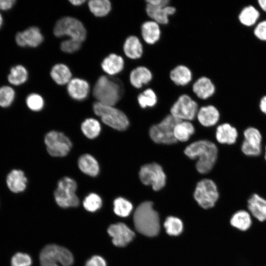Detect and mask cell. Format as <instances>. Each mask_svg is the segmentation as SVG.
I'll return each instance as SVG.
<instances>
[{
	"label": "cell",
	"mask_w": 266,
	"mask_h": 266,
	"mask_svg": "<svg viewBox=\"0 0 266 266\" xmlns=\"http://www.w3.org/2000/svg\"><path fill=\"white\" fill-rule=\"evenodd\" d=\"M27 182V178L21 170L13 169L7 176V186L15 193L23 192L26 188Z\"/></svg>",
	"instance_id": "484cf974"
},
{
	"label": "cell",
	"mask_w": 266,
	"mask_h": 266,
	"mask_svg": "<svg viewBox=\"0 0 266 266\" xmlns=\"http://www.w3.org/2000/svg\"><path fill=\"white\" fill-rule=\"evenodd\" d=\"M171 80L177 86H185L192 81V72L190 69L184 65H178L170 72Z\"/></svg>",
	"instance_id": "4316f807"
},
{
	"label": "cell",
	"mask_w": 266,
	"mask_h": 266,
	"mask_svg": "<svg viewBox=\"0 0 266 266\" xmlns=\"http://www.w3.org/2000/svg\"><path fill=\"white\" fill-rule=\"evenodd\" d=\"M107 232L112 238L113 244L118 247L125 246L132 241L135 236L134 232L122 223L110 225Z\"/></svg>",
	"instance_id": "9a60e30c"
},
{
	"label": "cell",
	"mask_w": 266,
	"mask_h": 266,
	"mask_svg": "<svg viewBox=\"0 0 266 266\" xmlns=\"http://www.w3.org/2000/svg\"><path fill=\"white\" fill-rule=\"evenodd\" d=\"M41 266H71L73 263V257L66 248L56 244L45 246L39 255Z\"/></svg>",
	"instance_id": "5b68a950"
},
{
	"label": "cell",
	"mask_w": 266,
	"mask_h": 266,
	"mask_svg": "<svg viewBox=\"0 0 266 266\" xmlns=\"http://www.w3.org/2000/svg\"><path fill=\"white\" fill-rule=\"evenodd\" d=\"M101 66L102 70L110 76L118 74L125 68L124 58L119 54L111 53L103 60Z\"/></svg>",
	"instance_id": "d6986e66"
},
{
	"label": "cell",
	"mask_w": 266,
	"mask_h": 266,
	"mask_svg": "<svg viewBox=\"0 0 266 266\" xmlns=\"http://www.w3.org/2000/svg\"><path fill=\"white\" fill-rule=\"evenodd\" d=\"M50 76L53 81L59 85L67 84L72 79L69 68L62 63L57 64L52 67Z\"/></svg>",
	"instance_id": "f546056e"
},
{
	"label": "cell",
	"mask_w": 266,
	"mask_h": 266,
	"mask_svg": "<svg viewBox=\"0 0 266 266\" xmlns=\"http://www.w3.org/2000/svg\"><path fill=\"white\" fill-rule=\"evenodd\" d=\"M139 178L145 185H151L154 191H159L166 184V176L162 166L155 163L142 166L139 172Z\"/></svg>",
	"instance_id": "7c38bea8"
},
{
	"label": "cell",
	"mask_w": 266,
	"mask_h": 266,
	"mask_svg": "<svg viewBox=\"0 0 266 266\" xmlns=\"http://www.w3.org/2000/svg\"><path fill=\"white\" fill-rule=\"evenodd\" d=\"M146 12L150 19L160 25H166L169 22V17L175 13L176 8L170 4V0H163L161 4L156 5L146 3Z\"/></svg>",
	"instance_id": "5bb4252c"
},
{
	"label": "cell",
	"mask_w": 266,
	"mask_h": 266,
	"mask_svg": "<svg viewBox=\"0 0 266 266\" xmlns=\"http://www.w3.org/2000/svg\"><path fill=\"white\" fill-rule=\"evenodd\" d=\"M218 148L212 142L207 140L195 141L184 150L185 154L191 159H198L196 167L199 172H209L215 165L218 157Z\"/></svg>",
	"instance_id": "6da1fadb"
},
{
	"label": "cell",
	"mask_w": 266,
	"mask_h": 266,
	"mask_svg": "<svg viewBox=\"0 0 266 266\" xmlns=\"http://www.w3.org/2000/svg\"><path fill=\"white\" fill-rule=\"evenodd\" d=\"M15 0H0V9L7 10L12 7Z\"/></svg>",
	"instance_id": "bcb514c9"
},
{
	"label": "cell",
	"mask_w": 266,
	"mask_h": 266,
	"mask_svg": "<svg viewBox=\"0 0 266 266\" xmlns=\"http://www.w3.org/2000/svg\"><path fill=\"white\" fill-rule=\"evenodd\" d=\"M77 183L72 178L64 177L58 182L54 192L55 200L57 204L62 208L76 207L79 200L75 192Z\"/></svg>",
	"instance_id": "52a82bcc"
},
{
	"label": "cell",
	"mask_w": 266,
	"mask_h": 266,
	"mask_svg": "<svg viewBox=\"0 0 266 266\" xmlns=\"http://www.w3.org/2000/svg\"><path fill=\"white\" fill-rule=\"evenodd\" d=\"M181 120L171 114L166 115L158 124L152 126L149 130L151 139L156 143L171 144L177 142L173 134L175 126Z\"/></svg>",
	"instance_id": "ba28073f"
},
{
	"label": "cell",
	"mask_w": 266,
	"mask_h": 266,
	"mask_svg": "<svg viewBox=\"0 0 266 266\" xmlns=\"http://www.w3.org/2000/svg\"><path fill=\"white\" fill-rule=\"evenodd\" d=\"M220 116L219 110L212 104L201 106L197 114L199 122L202 126L207 127L216 125L219 120Z\"/></svg>",
	"instance_id": "603a6c76"
},
{
	"label": "cell",
	"mask_w": 266,
	"mask_h": 266,
	"mask_svg": "<svg viewBox=\"0 0 266 266\" xmlns=\"http://www.w3.org/2000/svg\"><path fill=\"white\" fill-rule=\"evenodd\" d=\"M113 205L115 213L122 217L129 215L133 209V205L131 202L122 197L116 198L114 200Z\"/></svg>",
	"instance_id": "8d00e7d4"
},
{
	"label": "cell",
	"mask_w": 266,
	"mask_h": 266,
	"mask_svg": "<svg viewBox=\"0 0 266 266\" xmlns=\"http://www.w3.org/2000/svg\"><path fill=\"white\" fill-rule=\"evenodd\" d=\"M81 129L83 134L89 139L96 138L101 131L100 122L92 118H87L81 124Z\"/></svg>",
	"instance_id": "e575fe53"
},
{
	"label": "cell",
	"mask_w": 266,
	"mask_h": 266,
	"mask_svg": "<svg viewBox=\"0 0 266 266\" xmlns=\"http://www.w3.org/2000/svg\"><path fill=\"white\" fill-rule=\"evenodd\" d=\"M67 91L69 96L76 100L86 99L90 92V85L84 79L72 78L67 84Z\"/></svg>",
	"instance_id": "ffe728a7"
},
{
	"label": "cell",
	"mask_w": 266,
	"mask_h": 266,
	"mask_svg": "<svg viewBox=\"0 0 266 266\" xmlns=\"http://www.w3.org/2000/svg\"><path fill=\"white\" fill-rule=\"evenodd\" d=\"M17 44L21 47H36L43 40V36L39 29L31 27L23 32L17 33L15 37Z\"/></svg>",
	"instance_id": "2e32d148"
},
{
	"label": "cell",
	"mask_w": 266,
	"mask_h": 266,
	"mask_svg": "<svg viewBox=\"0 0 266 266\" xmlns=\"http://www.w3.org/2000/svg\"><path fill=\"white\" fill-rule=\"evenodd\" d=\"M160 25L151 19L145 21L141 26V40L148 45H153L161 38Z\"/></svg>",
	"instance_id": "ac0fdd59"
},
{
	"label": "cell",
	"mask_w": 266,
	"mask_h": 266,
	"mask_svg": "<svg viewBox=\"0 0 266 266\" xmlns=\"http://www.w3.org/2000/svg\"><path fill=\"white\" fill-rule=\"evenodd\" d=\"M124 91V83L120 79L101 75L97 80L93 93L98 102L114 106L122 98Z\"/></svg>",
	"instance_id": "7a4b0ae2"
},
{
	"label": "cell",
	"mask_w": 266,
	"mask_h": 266,
	"mask_svg": "<svg viewBox=\"0 0 266 266\" xmlns=\"http://www.w3.org/2000/svg\"><path fill=\"white\" fill-rule=\"evenodd\" d=\"M32 260L31 257L25 253H17L11 258V266H31Z\"/></svg>",
	"instance_id": "b9f144b4"
},
{
	"label": "cell",
	"mask_w": 266,
	"mask_h": 266,
	"mask_svg": "<svg viewBox=\"0 0 266 266\" xmlns=\"http://www.w3.org/2000/svg\"><path fill=\"white\" fill-rule=\"evenodd\" d=\"M192 87L196 96L203 100L210 99L216 92L215 84L210 78L205 76L200 77L192 83Z\"/></svg>",
	"instance_id": "e0dca14e"
},
{
	"label": "cell",
	"mask_w": 266,
	"mask_h": 266,
	"mask_svg": "<svg viewBox=\"0 0 266 266\" xmlns=\"http://www.w3.org/2000/svg\"><path fill=\"white\" fill-rule=\"evenodd\" d=\"M53 33L56 37L67 36L69 38L81 42L85 40L87 36V32L82 23L70 16L59 19L54 27Z\"/></svg>",
	"instance_id": "8992f818"
},
{
	"label": "cell",
	"mask_w": 266,
	"mask_h": 266,
	"mask_svg": "<svg viewBox=\"0 0 266 266\" xmlns=\"http://www.w3.org/2000/svg\"><path fill=\"white\" fill-rule=\"evenodd\" d=\"M15 97L14 90L9 86L0 88V106L7 107L12 103Z\"/></svg>",
	"instance_id": "ab89813d"
},
{
	"label": "cell",
	"mask_w": 266,
	"mask_h": 266,
	"mask_svg": "<svg viewBox=\"0 0 266 266\" xmlns=\"http://www.w3.org/2000/svg\"><path fill=\"white\" fill-rule=\"evenodd\" d=\"M83 205L87 211L91 212H95L101 207L102 200L98 194L91 193L85 198Z\"/></svg>",
	"instance_id": "f35d334b"
},
{
	"label": "cell",
	"mask_w": 266,
	"mask_h": 266,
	"mask_svg": "<svg viewBox=\"0 0 266 266\" xmlns=\"http://www.w3.org/2000/svg\"><path fill=\"white\" fill-rule=\"evenodd\" d=\"M247 208L251 216L260 222L266 221V199L258 194H253L247 200Z\"/></svg>",
	"instance_id": "44dd1931"
},
{
	"label": "cell",
	"mask_w": 266,
	"mask_h": 266,
	"mask_svg": "<svg viewBox=\"0 0 266 266\" xmlns=\"http://www.w3.org/2000/svg\"><path fill=\"white\" fill-rule=\"evenodd\" d=\"M255 36L259 40L266 41V20L259 22L254 30Z\"/></svg>",
	"instance_id": "ee69618b"
},
{
	"label": "cell",
	"mask_w": 266,
	"mask_h": 266,
	"mask_svg": "<svg viewBox=\"0 0 266 266\" xmlns=\"http://www.w3.org/2000/svg\"><path fill=\"white\" fill-rule=\"evenodd\" d=\"M2 23V18L1 14H0V27L1 26Z\"/></svg>",
	"instance_id": "f907efd6"
},
{
	"label": "cell",
	"mask_w": 266,
	"mask_h": 266,
	"mask_svg": "<svg viewBox=\"0 0 266 266\" xmlns=\"http://www.w3.org/2000/svg\"><path fill=\"white\" fill-rule=\"evenodd\" d=\"M85 266H106L105 260L100 256H94L88 260Z\"/></svg>",
	"instance_id": "f6af8a7d"
},
{
	"label": "cell",
	"mask_w": 266,
	"mask_h": 266,
	"mask_svg": "<svg viewBox=\"0 0 266 266\" xmlns=\"http://www.w3.org/2000/svg\"><path fill=\"white\" fill-rule=\"evenodd\" d=\"M123 52L128 59L133 60L140 59L143 53V45L141 39L135 35L127 37L123 45Z\"/></svg>",
	"instance_id": "7402d4cb"
},
{
	"label": "cell",
	"mask_w": 266,
	"mask_h": 266,
	"mask_svg": "<svg viewBox=\"0 0 266 266\" xmlns=\"http://www.w3.org/2000/svg\"><path fill=\"white\" fill-rule=\"evenodd\" d=\"M264 158H265V160L266 161V145L265 146V157H264Z\"/></svg>",
	"instance_id": "816d5d0a"
},
{
	"label": "cell",
	"mask_w": 266,
	"mask_h": 266,
	"mask_svg": "<svg viewBox=\"0 0 266 266\" xmlns=\"http://www.w3.org/2000/svg\"><path fill=\"white\" fill-rule=\"evenodd\" d=\"M82 42L71 38L64 40L61 43V49L67 53H73L79 50Z\"/></svg>",
	"instance_id": "7bdbcfd3"
},
{
	"label": "cell",
	"mask_w": 266,
	"mask_h": 266,
	"mask_svg": "<svg viewBox=\"0 0 266 266\" xmlns=\"http://www.w3.org/2000/svg\"><path fill=\"white\" fill-rule=\"evenodd\" d=\"M195 128L190 121H181L174 127L173 134L177 141L185 142L194 133Z\"/></svg>",
	"instance_id": "1f68e13d"
},
{
	"label": "cell",
	"mask_w": 266,
	"mask_h": 266,
	"mask_svg": "<svg viewBox=\"0 0 266 266\" xmlns=\"http://www.w3.org/2000/svg\"><path fill=\"white\" fill-rule=\"evenodd\" d=\"M238 136V133L236 128L229 123L222 124L216 128V139L221 144H233L236 142Z\"/></svg>",
	"instance_id": "d4e9b609"
},
{
	"label": "cell",
	"mask_w": 266,
	"mask_h": 266,
	"mask_svg": "<svg viewBox=\"0 0 266 266\" xmlns=\"http://www.w3.org/2000/svg\"><path fill=\"white\" fill-rule=\"evenodd\" d=\"M48 154L53 157H61L66 156L72 147L69 138L61 132L52 131L48 132L44 138Z\"/></svg>",
	"instance_id": "30bf717a"
},
{
	"label": "cell",
	"mask_w": 266,
	"mask_h": 266,
	"mask_svg": "<svg viewBox=\"0 0 266 266\" xmlns=\"http://www.w3.org/2000/svg\"><path fill=\"white\" fill-rule=\"evenodd\" d=\"M198 103L187 94L181 95L170 108V114L181 121H191L197 116Z\"/></svg>",
	"instance_id": "8fae6325"
},
{
	"label": "cell",
	"mask_w": 266,
	"mask_h": 266,
	"mask_svg": "<svg viewBox=\"0 0 266 266\" xmlns=\"http://www.w3.org/2000/svg\"><path fill=\"white\" fill-rule=\"evenodd\" d=\"M194 197L201 207L208 209L213 207L219 197L216 184L211 179L201 180L197 185Z\"/></svg>",
	"instance_id": "9c48e42d"
},
{
	"label": "cell",
	"mask_w": 266,
	"mask_h": 266,
	"mask_svg": "<svg viewBox=\"0 0 266 266\" xmlns=\"http://www.w3.org/2000/svg\"><path fill=\"white\" fill-rule=\"evenodd\" d=\"M244 140L241 145V151L248 157H257L262 153V135L260 131L254 127H249L243 133Z\"/></svg>",
	"instance_id": "4fadbf2b"
},
{
	"label": "cell",
	"mask_w": 266,
	"mask_h": 266,
	"mask_svg": "<svg viewBox=\"0 0 266 266\" xmlns=\"http://www.w3.org/2000/svg\"><path fill=\"white\" fill-rule=\"evenodd\" d=\"M258 3L260 8L266 12V0H259Z\"/></svg>",
	"instance_id": "681fc988"
},
{
	"label": "cell",
	"mask_w": 266,
	"mask_h": 266,
	"mask_svg": "<svg viewBox=\"0 0 266 266\" xmlns=\"http://www.w3.org/2000/svg\"><path fill=\"white\" fill-rule=\"evenodd\" d=\"M259 108L261 111L266 115V95L264 96L260 100Z\"/></svg>",
	"instance_id": "7dc6e473"
},
{
	"label": "cell",
	"mask_w": 266,
	"mask_h": 266,
	"mask_svg": "<svg viewBox=\"0 0 266 266\" xmlns=\"http://www.w3.org/2000/svg\"><path fill=\"white\" fill-rule=\"evenodd\" d=\"M260 14L258 9L254 6L249 5L243 7L238 14L240 23L246 27L254 25L258 20Z\"/></svg>",
	"instance_id": "4dcf8cb0"
},
{
	"label": "cell",
	"mask_w": 266,
	"mask_h": 266,
	"mask_svg": "<svg viewBox=\"0 0 266 266\" xmlns=\"http://www.w3.org/2000/svg\"><path fill=\"white\" fill-rule=\"evenodd\" d=\"M143 91L137 96V100L141 109L152 108L157 103L158 99L155 92L151 88H142Z\"/></svg>",
	"instance_id": "d6a6232c"
},
{
	"label": "cell",
	"mask_w": 266,
	"mask_h": 266,
	"mask_svg": "<svg viewBox=\"0 0 266 266\" xmlns=\"http://www.w3.org/2000/svg\"><path fill=\"white\" fill-rule=\"evenodd\" d=\"M133 222L136 230L143 235L154 236L159 232V215L153 209L151 201H145L139 205L134 213Z\"/></svg>",
	"instance_id": "3957f363"
},
{
	"label": "cell",
	"mask_w": 266,
	"mask_h": 266,
	"mask_svg": "<svg viewBox=\"0 0 266 266\" xmlns=\"http://www.w3.org/2000/svg\"><path fill=\"white\" fill-rule=\"evenodd\" d=\"M164 226L167 233L170 235H178L183 230L182 221L173 216H169L166 219Z\"/></svg>",
	"instance_id": "74e56055"
},
{
	"label": "cell",
	"mask_w": 266,
	"mask_h": 266,
	"mask_svg": "<svg viewBox=\"0 0 266 266\" xmlns=\"http://www.w3.org/2000/svg\"><path fill=\"white\" fill-rule=\"evenodd\" d=\"M26 101L29 108L34 111L41 110L44 105L43 98L39 94L35 93L30 94L27 97Z\"/></svg>",
	"instance_id": "60d3db41"
},
{
	"label": "cell",
	"mask_w": 266,
	"mask_h": 266,
	"mask_svg": "<svg viewBox=\"0 0 266 266\" xmlns=\"http://www.w3.org/2000/svg\"><path fill=\"white\" fill-rule=\"evenodd\" d=\"M152 77V72L148 68L144 66H139L131 71L129 81L133 88L140 89L148 84Z\"/></svg>",
	"instance_id": "cb8c5ba5"
},
{
	"label": "cell",
	"mask_w": 266,
	"mask_h": 266,
	"mask_svg": "<svg viewBox=\"0 0 266 266\" xmlns=\"http://www.w3.org/2000/svg\"><path fill=\"white\" fill-rule=\"evenodd\" d=\"M232 227L240 231H246L252 224V216L249 211L245 210H239L235 212L230 219Z\"/></svg>",
	"instance_id": "f1b7e54d"
},
{
	"label": "cell",
	"mask_w": 266,
	"mask_h": 266,
	"mask_svg": "<svg viewBox=\"0 0 266 266\" xmlns=\"http://www.w3.org/2000/svg\"><path fill=\"white\" fill-rule=\"evenodd\" d=\"M80 170L90 176H96L100 172V166L97 160L91 155L85 154L81 155L78 161Z\"/></svg>",
	"instance_id": "83f0119b"
},
{
	"label": "cell",
	"mask_w": 266,
	"mask_h": 266,
	"mask_svg": "<svg viewBox=\"0 0 266 266\" xmlns=\"http://www.w3.org/2000/svg\"><path fill=\"white\" fill-rule=\"evenodd\" d=\"M28 71L26 68L18 65L11 68L8 80L12 84L19 85L25 83L28 79Z\"/></svg>",
	"instance_id": "d590c367"
},
{
	"label": "cell",
	"mask_w": 266,
	"mask_h": 266,
	"mask_svg": "<svg viewBox=\"0 0 266 266\" xmlns=\"http://www.w3.org/2000/svg\"><path fill=\"white\" fill-rule=\"evenodd\" d=\"M88 5L91 13L99 17L107 15L112 8L111 3L108 0H91Z\"/></svg>",
	"instance_id": "836d02e7"
},
{
	"label": "cell",
	"mask_w": 266,
	"mask_h": 266,
	"mask_svg": "<svg viewBox=\"0 0 266 266\" xmlns=\"http://www.w3.org/2000/svg\"><path fill=\"white\" fill-rule=\"evenodd\" d=\"M84 0H69L70 3L74 6H80L85 2Z\"/></svg>",
	"instance_id": "c3c4849f"
},
{
	"label": "cell",
	"mask_w": 266,
	"mask_h": 266,
	"mask_svg": "<svg viewBox=\"0 0 266 266\" xmlns=\"http://www.w3.org/2000/svg\"><path fill=\"white\" fill-rule=\"evenodd\" d=\"M93 110L103 123L114 129L125 131L129 126V121L126 115L114 106L97 101L93 104Z\"/></svg>",
	"instance_id": "277c9868"
}]
</instances>
